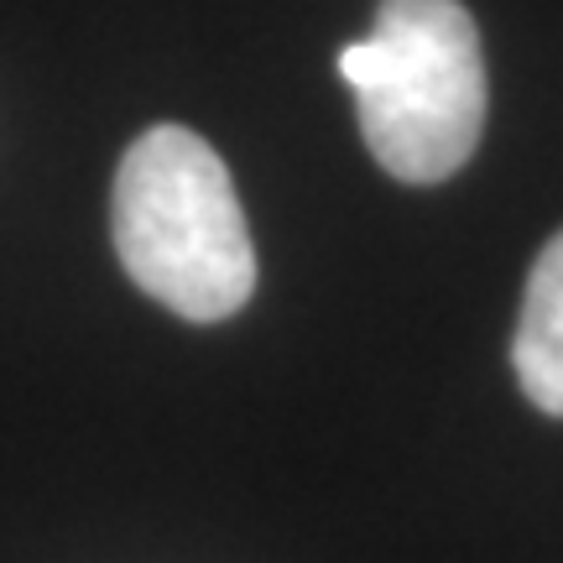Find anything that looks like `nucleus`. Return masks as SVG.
Returning <instances> with one entry per match:
<instances>
[{
    "label": "nucleus",
    "mask_w": 563,
    "mask_h": 563,
    "mask_svg": "<svg viewBox=\"0 0 563 563\" xmlns=\"http://www.w3.org/2000/svg\"><path fill=\"white\" fill-rule=\"evenodd\" d=\"M110 235L146 298L178 319L220 323L256 292V251L220 152L183 125L131 141L110 194Z\"/></svg>",
    "instance_id": "obj_1"
},
{
    "label": "nucleus",
    "mask_w": 563,
    "mask_h": 563,
    "mask_svg": "<svg viewBox=\"0 0 563 563\" xmlns=\"http://www.w3.org/2000/svg\"><path fill=\"white\" fill-rule=\"evenodd\" d=\"M371 157L397 183H443L485 131V53L460 0H382L376 32L340 47Z\"/></svg>",
    "instance_id": "obj_2"
},
{
    "label": "nucleus",
    "mask_w": 563,
    "mask_h": 563,
    "mask_svg": "<svg viewBox=\"0 0 563 563\" xmlns=\"http://www.w3.org/2000/svg\"><path fill=\"white\" fill-rule=\"evenodd\" d=\"M511 365L527 402L548 418H563V230L538 251V262L527 272Z\"/></svg>",
    "instance_id": "obj_3"
}]
</instances>
